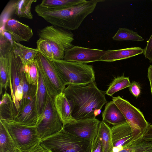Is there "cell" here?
<instances>
[{
	"label": "cell",
	"instance_id": "cell-1",
	"mask_svg": "<svg viewBox=\"0 0 152 152\" xmlns=\"http://www.w3.org/2000/svg\"><path fill=\"white\" fill-rule=\"evenodd\" d=\"M70 104L74 119L96 118L107 101L105 92L100 90L94 81L85 85H69L63 91Z\"/></svg>",
	"mask_w": 152,
	"mask_h": 152
},
{
	"label": "cell",
	"instance_id": "cell-2",
	"mask_svg": "<svg viewBox=\"0 0 152 152\" xmlns=\"http://www.w3.org/2000/svg\"><path fill=\"white\" fill-rule=\"evenodd\" d=\"M105 0H86L77 5L66 9L52 11L51 18L57 26L71 31L77 29L84 19L92 13L99 2Z\"/></svg>",
	"mask_w": 152,
	"mask_h": 152
},
{
	"label": "cell",
	"instance_id": "cell-3",
	"mask_svg": "<svg viewBox=\"0 0 152 152\" xmlns=\"http://www.w3.org/2000/svg\"><path fill=\"white\" fill-rule=\"evenodd\" d=\"M50 60L66 86L85 85L95 81L94 72L91 65L64 59Z\"/></svg>",
	"mask_w": 152,
	"mask_h": 152
},
{
	"label": "cell",
	"instance_id": "cell-4",
	"mask_svg": "<svg viewBox=\"0 0 152 152\" xmlns=\"http://www.w3.org/2000/svg\"><path fill=\"white\" fill-rule=\"evenodd\" d=\"M51 152H90L91 142L70 133L63 128L57 133L40 141Z\"/></svg>",
	"mask_w": 152,
	"mask_h": 152
},
{
	"label": "cell",
	"instance_id": "cell-5",
	"mask_svg": "<svg viewBox=\"0 0 152 152\" xmlns=\"http://www.w3.org/2000/svg\"><path fill=\"white\" fill-rule=\"evenodd\" d=\"M38 34L39 38L47 40L49 43L54 59H63L66 51L74 46L73 33L58 26H46L39 30Z\"/></svg>",
	"mask_w": 152,
	"mask_h": 152
},
{
	"label": "cell",
	"instance_id": "cell-6",
	"mask_svg": "<svg viewBox=\"0 0 152 152\" xmlns=\"http://www.w3.org/2000/svg\"><path fill=\"white\" fill-rule=\"evenodd\" d=\"M16 148L20 151L29 149L38 144L40 140L35 126H29L12 121L1 120Z\"/></svg>",
	"mask_w": 152,
	"mask_h": 152
},
{
	"label": "cell",
	"instance_id": "cell-7",
	"mask_svg": "<svg viewBox=\"0 0 152 152\" xmlns=\"http://www.w3.org/2000/svg\"><path fill=\"white\" fill-rule=\"evenodd\" d=\"M54 98L48 93L43 111L38 116L35 127L40 140L57 133L63 128L55 107Z\"/></svg>",
	"mask_w": 152,
	"mask_h": 152
},
{
	"label": "cell",
	"instance_id": "cell-8",
	"mask_svg": "<svg viewBox=\"0 0 152 152\" xmlns=\"http://www.w3.org/2000/svg\"><path fill=\"white\" fill-rule=\"evenodd\" d=\"M112 101L120 110L131 128L132 141L142 139L149 124L142 113L119 96L113 97Z\"/></svg>",
	"mask_w": 152,
	"mask_h": 152
},
{
	"label": "cell",
	"instance_id": "cell-9",
	"mask_svg": "<svg viewBox=\"0 0 152 152\" xmlns=\"http://www.w3.org/2000/svg\"><path fill=\"white\" fill-rule=\"evenodd\" d=\"M48 93L54 97L63 92L66 85L61 78L52 61L39 52L34 58Z\"/></svg>",
	"mask_w": 152,
	"mask_h": 152
},
{
	"label": "cell",
	"instance_id": "cell-10",
	"mask_svg": "<svg viewBox=\"0 0 152 152\" xmlns=\"http://www.w3.org/2000/svg\"><path fill=\"white\" fill-rule=\"evenodd\" d=\"M100 121L96 118L74 119L63 125L65 131L92 142L96 137Z\"/></svg>",
	"mask_w": 152,
	"mask_h": 152
},
{
	"label": "cell",
	"instance_id": "cell-11",
	"mask_svg": "<svg viewBox=\"0 0 152 152\" xmlns=\"http://www.w3.org/2000/svg\"><path fill=\"white\" fill-rule=\"evenodd\" d=\"M107 50L74 46L65 53L63 59L70 61L87 63L99 61Z\"/></svg>",
	"mask_w": 152,
	"mask_h": 152
},
{
	"label": "cell",
	"instance_id": "cell-12",
	"mask_svg": "<svg viewBox=\"0 0 152 152\" xmlns=\"http://www.w3.org/2000/svg\"><path fill=\"white\" fill-rule=\"evenodd\" d=\"M8 57L9 64V87L13 101L16 90L20 83L21 72L23 66L20 57L13 48L8 54Z\"/></svg>",
	"mask_w": 152,
	"mask_h": 152
},
{
	"label": "cell",
	"instance_id": "cell-13",
	"mask_svg": "<svg viewBox=\"0 0 152 152\" xmlns=\"http://www.w3.org/2000/svg\"><path fill=\"white\" fill-rule=\"evenodd\" d=\"M3 29L9 33L14 41L18 43L28 42L33 36L32 29L28 25L12 18L6 22Z\"/></svg>",
	"mask_w": 152,
	"mask_h": 152
},
{
	"label": "cell",
	"instance_id": "cell-14",
	"mask_svg": "<svg viewBox=\"0 0 152 152\" xmlns=\"http://www.w3.org/2000/svg\"><path fill=\"white\" fill-rule=\"evenodd\" d=\"M38 116L36 108L35 96L28 104L19 110L12 121L23 125L35 126Z\"/></svg>",
	"mask_w": 152,
	"mask_h": 152
},
{
	"label": "cell",
	"instance_id": "cell-15",
	"mask_svg": "<svg viewBox=\"0 0 152 152\" xmlns=\"http://www.w3.org/2000/svg\"><path fill=\"white\" fill-rule=\"evenodd\" d=\"M114 147L123 146L132 141V132L129 124L126 122L110 128Z\"/></svg>",
	"mask_w": 152,
	"mask_h": 152
},
{
	"label": "cell",
	"instance_id": "cell-16",
	"mask_svg": "<svg viewBox=\"0 0 152 152\" xmlns=\"http://www.w3.org/2000/svg\"><path fill=\"white\" fill-rule=\"evenodd\" d=\"M144 49L140 47H131L116 50H107L99 61L108 62L125 59L143 53Z\"/></svg>",
	"mask_w": 152,
	"mask_h": 152
},
{
	"label": "cell",
	"instance_id": "cell-17",
	"mask_svg": "<svg viewBox=\"0 0 152 152\" xmlns=\"http://www.w3.org/2000/svg\"><path fill=\"white\" fill-rule=\"evenodd\" d=\"M54 101L56 111L63 125L74 119L70 103L63 92L54 97Z\"/></svg>",
	"mask_w": 152,
	"mask_h": 152
},
{
	"label": "cell",
	"instance_id": "cell-18",
	"mask_svg": "<svg viewBox=\"0 0 152 152\" xmlns=\"http://www.w3.org/2000/svg\"><path fill=\"white\" fill-rule=\"evenodd\" d=\"M102 116L103 121L113 126L126 122L121 112L113 101L107 103Z\"/></svg>",
	"mask_w": 152,
	"mask_h": 152
},
{
	"label": "cell",
	"instance_id": "cell-19",
	"mask_svg": "<svg viewBox=\"0 0 152 152\" xmlns=\"http://www.w3.org/2000/svg\"><path fill=\"white\" fill-rule=\"evenodd\" d=\"M37 68L38 77L35 102L37 111L38 116H39L42 113L44 109L48 92L42 75L39 70L37 67Z\"/></svg>",
	"mask_w": 152,
	"mask_h": 152
},
{
	"label": "cell",
	"instance_id": "cell-20",
	"mask_svg": "<svg viewBox=\"0 0 152 152\" xmlns=\"http://www.w3.org/2000/svg\"><path fill=\"white\" fill-rule=\"evenodd\" d=\"M15 109L11 95L5 92L0 101V120L12 121L17 114Z\"/></svg>",
	"mask_w": 152,
	"mask_h": 152
},
{
	"label": "cell",
	"instance_id": "cell-21",
	"mask_svg": "<svg viewBox=\"0 0 152 152\" xmlns=\"http://www.w3.org/2000/svg\"><path fill=\"white\" fill-rule=\"evenodd\" d=\"M13 48L20 57L23 66L33 63L39 52L37 48L28 47L15 42Z\"/></svg>",
	"mask_w": 152,
	"mask_h": 152
},
{
	"label": "cell",
	"instance_id": "cell-22",
	"mask_svg": "<svg viewBox=\"0 0 152 152\" xmlns=\"http://www.w3.org/2000/svg\"><path fill=\"white\" fill-rule=\"evenodd\" d=\"M98 132L102 142L103 152H113L114 146L110 128L102 121L100 123Z\"/></svg>",
	"mask_w": 152,
	"mask_h": 152
},
{
	"label": "cell",
	"instance_id": "cell-23",
	"mask_svg": "<svg viewBox=\"0 0 152 152\" xmlns=\"http://www.w3.org/2000/svg\"><path fill=\"white\" fill-rule=\"evenodd\" d=\"M86 0H43L39 5L53 10H63L77 5Z\"/></svg>",
	"mask_w": 152,
	"mask_h": 152
},
{
	"label": "cell",
	"instance_id": "cell-24",
	"mask_svg": "<svg viewBox=\"0 0 152 152\" xmlns=\"http://www.w3.org/2000/svg\"><path fill=\"white\" fill-rule=\"evenodd\" d=\"M14 42L9 33L0 29V56H8L14 47Z\"/></svg>",
	"mask_w": 152,
	"mask_h": 152
},
{
	"label": "cell",
	"instance_id": "cell-25",
	"mask_svg": "<svg viewBox=\"0 0 152 152\" xmlns=\"http://www.w3.org/2000/svg\"><path fill=\"white\" fill-rule=\"evenodd\" d=\"M0 95H2V89L6 92L9 83V64L7 57L0 56Z\"/></svg>",
	"mask_w": 152,
	"mask_h": 152
},
{
	"label": "cell",
	"instance_id": "cell-26",
	"mask_svg": "<svg viewBox=\"0 0 152 152\" xmlns=\"http://www.w3.org/2000/svg\"><path fill=\"white\" fill-rule=\"evenodd\" d=\"M23 91V97L20 102L25 104L28 103L35 96L37 90V85L29 84L27 81L23 71H22L21 77Z\"/></svg>",
	"mask_w": 152,
	"mask_h": 152
},
{
	"label": "cell",
	"instance_id": "cell-27",
	"mask_svg": "<svg viewBox=\"0 0 152 152\" xmlns=\"http://www.w3.org/2000/svg\"><path fill=\"white\" fill-rule=\"evenodd\" d=\"M123 146V149L119 152H152V142L146 141L142 139Z\"/></svg>",
	"mask_w": 152,
	"mask_h": 152
},
{
	"label": "cell",
	"instance_id": "cell-28",
	"mask_svg": "<svg viewBox=\"0 0 152 152\" xmlns=\"http://www.w3.org/2000/svg\"><path fill=\"white\" fill-rule=\"evenodd\" d=\"M129 77L121 76L115 78L110 84L105 94L112 96L115 93L127 87L131 84Z\"/></svg>",
	"mask_w": 152,
	"mask_h": 152
},
{
	"label": "cell",
	"instance_id": "cell-29",
	"mask_svg": "<svg viewBox=\"0 0 152 152\" xmlns=\"http://www.w3.org/2000/svg\"><path fill=\"white\" fill-rule=\"evenodd\" d=\"M34 0H17L16 5L15 13L19 18H25L29 19H33V15L31 12V6Z\"/></svg>",
	"mask_w": 152,
	"mask_h": 152
},
{
	"label": "cell",
	"instance_id": "cell-30",
	"mask_svg": "<svg viewBox=\"0 0 152 152\" xmlns=\"http://www.w3.org/2000/svg\"><path fill=\"white\" fill-rule=\"evenodd\" d=\"M15 149L7 131L0 121V152H10Z\"/></svg>",
	"mask_w": 152,
	"mask_h": 152
},
{
	"label": "cell",
	"instance_id": "cell-31",
	"mask_svg": "<svg viewBox=\"0 0 152 152\" xmlns=\"http://www.w3.org/2000/svg\"><path fill=\"white\" fill-rule=\"evenodd\" d=\"M116 41L131 40L143 41L144 39L137 33L132 30L126 28H120L113 37Z\"/></svg>",
	"mask_w": 152,
	"mask_h": 152
},
{
	"label": "cell",
	"instance_id": "cell-32",
	"mask_svg": "<svg viewBox=\"0 0 152 152\" xmlns=\"http://www.w3.org/2000/svg\"><path fill=\"white\" fill-rule=\"evenodd\" d=\"M23 66L24 73L27 82L31 85H37L38 75L35 61L31 64L23 65Z\"/></svg>",
	"mask_w": 152,
	"mask_h": 152
},
{
	"label": "cell",
	"instance_id": "cell-33",
	"mask_svg": "<svg viewBox=\"0 0 152 152\" xmlns=\"http://www.w3.org/2000/svg\"><path fill=\"white\" fill-rule=\"evenodd\" d=\"M17 0H11L8 2L0 16V28L3 29L6 22L15 14Z\"/></svg>",
	"mask_w": 152,
	"mask_h": 152
},
{
	"label": "cell",
	"instance_id": "cell-34",
	"mask_svg": "<svg viewBox=\"0 0 152 152\" xmlns=\"http://www.w3.org/2000/svg\"><path fill=\"white\" fill-rule=\"evenodd\" d=\"M37 48L39 52L50 59H53V55L51 46L46 40L39 38L37 41Z\"/></svg>",
	"mask_w": 152,
	"mask_h": 152
},
{
	"label": "cell",
	"instance_id": "cell-35",
	"mask_svg": "<svg viewBox=\"0 0 152 152\" xmlns=\"http://www.w3.org/2000/svg\"><path fill=\"white\" fill-rule=\"evenodd\" d=\"M91 152H103L102 142L98 132L96 137L91 143Z\"/></svg>",
	"mask_w": 152,
	"mask_h": 152
},
{
	"label": "cell",
	"instance_id": "cell-36",
	"mask_svg": "<svg viewBox=\"0 0 152 152\" xmlns=\"http://www.w3.org/2000/svg\"><path fill=\"white\" fill-rule=\"evenodd\" d=\"M147 42V44L144 49L143 54L145 58L149 60V62H152V34Z\"/></svg>",
	"mask_w": 152,
	"mask_h": 152
},
{
	"label": "cell",
	"instance_id": "cell-37",
	"mask_svg": "<svg viewBox=\"0 0 152 152\" xmlns=\"http://www.w3.org/2000/svg\"><path fill=\"white\" fill-rule=\"evenodd\" d=\"M130 93L136 98H138L141 93V88L140 84L137 82L133 81L131 83L129 87Z\"/></svg>",
	"mask_w": 152,
	"mask_h": 152
},
{
	"label": "cell",
	"instance_id": "cell-38",
	"mask_svg": "<svg viewBox=\"0 0 152 152\" xmlns=\"http://www.w3.org/2000/svg\"><path fill=\"white\" fill-rule=\"evenodd\" d=\"M142 140L152 142V124H148L147 128L143 135Z\"/></svg>",
	"mask_w": 152,
	"mask_h": 152
},
{
	"label": "cell",
	"instance_id": "cell-39",
	"mask_svg": "<svg viewBox=\"0 0 152 152\" xmlns=\"http://www.w3.org/2000/svg\"><path fill=\"white\" fill-rule=\"evenodd\" d=\"M20 152H51L45 147L40 143L33 148L26 151Z\"/></svg>",
	"mask_w": 152,
	"mask_h": 152
},
{
	"label": "cell",
	"instance_id": "cell-40",
	"mask_svg": "<svg viewBox=\"0 0 152 152\" xmlns=\"http://www.w3.org/2000/svg\"><path fill=\"white\" fill-rule=\"evenodd\" d=\"M147 77L149 80L152 96V65H150L148 69Z\"/></svg>",
	"mask_w": 152,
	"mask_h": 152
},
{
	"label": "cell",
	"instance_id": "cell-41",
	"mask_svg": "<svg viewBox=\"0 0 152 152\" xmlns=\"http://www.w3.org/2000/svg\"><path fill=\"white\" fill-rule=\"evenodd\" d=\"M20 151L18 149L16 148L10 152H20Z\"/></svg>",
	"mask_w": 152,
	"mask_h": 152
},
{
	"label": "cell",
	"instance_id": "cell-42",
	"mask_svg": "<svg viewBox=\"0 0 152 152\" xmlns=\"http://www.w3.org/2000/svg\"><path fill=\"white\" fill-rule=\"evenodd\" d=\"M151 2H152V0H151Z\"/></svg>",
	"mask_w": 152,
	"mask_h": 152
},
{
	"label": "cell",
	"instance_id": "cell-43",
	"mask_svg": "<svg viewBox=\"0 0 152 152\" xmlns=\"http://www.w3.org/2000/svg\"></svg>",
	"mask_w": 152,
	"mask_h": 152
}]
</instances>
